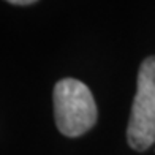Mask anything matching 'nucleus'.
<instances>
[{"instance_id":"nucleus-1","label":"nucleus","mask_w":155,"mask_h":155,"mask_svg":"<svg viewBox=\"0 0 155 155\" xmlns=\"http://www.w3.org/2000/svg\"><path fill=\"white\" fill-rule=\"evenodd\" d=\"M54 117L62 135L76 138L89 131L97 122V104L84 82L65 78L54 86Z\"/></svg>"},{"instance_id":"nucleus-2","label":"nucleus","mask_w":155,"mask_h":155,"mask_svg":"<svg viewBox=\"0 0 155 155\" xmlns=\"http://www.w3.org/2000/svg\"><path fill=\"white\" fill-rule=\"evenodd\" d=\"M127 139L131 149L139 152L155 143V55L147 57L139 67Z\"/></svg>"},{"instance_id":"nucleus-3","label":"nucleus","mask_w":155,"mask_h":155,"mask_svg":"<svg viewBox=\"0 0 155 155\" xmlns=\"http://www.w3.org/2000/svg\"><path fill=\"white\" fill-rule=\"evenodd\" d=\"M6 2L13 5H30V3H35L37 0H6Z\"/></svg>"}]
</instances>
